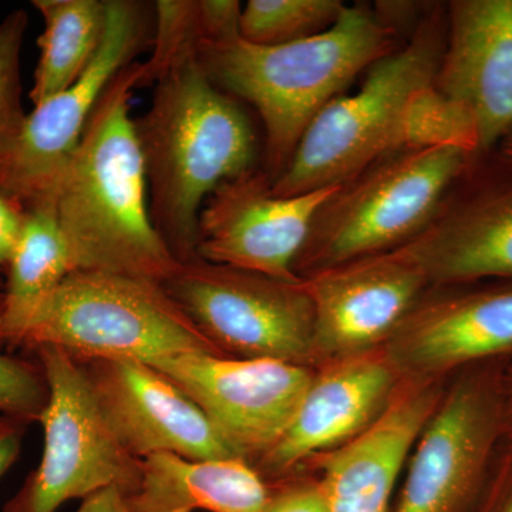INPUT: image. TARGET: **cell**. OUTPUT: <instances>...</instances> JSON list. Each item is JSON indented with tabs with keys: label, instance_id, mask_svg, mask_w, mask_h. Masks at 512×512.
Returning <instances> with one entry per match:
<instances>
[{
	"label": "cell",
	"instance_id": "15",
	"mask_svg": "<svg viewBox=\"0 0 512 512\" xmlns=\"http://www.w3.org/2000/svg\"><path fill=\"white\" fill-rule=\"evenodd\" d=\"M400 380H450L512 352V286L451 292L430 288L383 345Z\"/></svg>",
	"mask_w": 512,
	"mask_h": 512
},
{
	"label": "cell",
	"instance_id": "10",
	"mask_svg": "<svg viewBox=\"0 0 512 512\" xmlns=\"http://www.w3.org/2000/svg\"><path fill=\"white\" fill-rule=\"evenodd\" d=\"M504 376L473 370L448 380L414 444L394 512H463L503 437Z\"/></svg>",
	"mask_w": 512,
	"mask_h": 512
},
{
	"label": "cell",
	"instance_id": "11",
	"mask_svg": "<svg viewBox=\"0 0 512 512\" xmlns=\"http://www.w3.org/2000/svg\"><path fill=\"white\" fill-rule=\"evenodd\" d=\"M150 365L194 400L249 464L281 439L316 372L281 360L208 353H184Z\"/></svg>",
	"mask_w": 512,
	"mask_h": 512
},
{
	"label": "cell",
	"instance_id": "18",
	"mask_svg": "<svg viewBox=\"0 0 512 512\" xmlns=\"http://www.w3.org/2000/svg\"><path fill=\"white\" fill-rule=\"evenodd\" d=\"M434 87L476 123L480 151L512 131V0H457Z\"/></svg>",
	"mask_w": 512,
	"mask_h": 512
},
{
	"label": "cell",
	"instance_id": "22",
	"mask_svg": "<svg viewBox=\"0 0 512 512\" xmlns=\"http://www.w3.org/2000/svg\"><path fill=\"white\" fill-rule=\"evenodd\" d=\"M32 5L45 25L29 93L36 107L72 86L92 63L106 33L107 0H33Z\"/></svg>",
	"mask_w": 512,
	"mask_h": 512
},
{
	"label": "cell",
	"instance_id": "13",
	"mask_svg": "<svg viewBox=\"0 0 512 512\" xmlns=\"http://www.w3.org/2000/svg\"><path fill=\"white\" fill-rule=\"evenodd\" d=\"M315 311L316 369L383 348L431 286L397 251L323 269L301 279Z\"/></svg>",
	"mask_w": 512,
	"mask_h": 512
},
{
	"label": "cell",
	"instance_id": "27",
	"mask_svg": "<svg viewBox=\"0 0 512 512\" xmlns=\"http://www.w3.org/2000/svg\"><path fill=\"white\" fill-rule=\"evenodd\" d=\"M271 488L266 512H328L318 476L311 470L268 483Z\"/></svg>",
	"mask_w": 512,
	"mask_h": 512
},
{
	"label": "cell",
	"instance_id": "12",
	"mask_svg": "<svg viewBox=\"0 0 512 512\" xmlns=\"http://www.w3.org/2000/svg\"><path fill=\"white\" fill-rule=\"evenodd\" d=\"M340 185L278 197L265 170L225 181L202 207L197 256L284 282H299L295 265L313 220Z\"/></svg>",
	"mask_w": 512,
	"mask_h": 512
},
{
	"label": "cell",
	"instance_id": "5",
	"mask_svg": "<svg viewBox=\"0 0 512 512\" xmlns=\"http://www.w3.org/2000/svg\"><path fill=\"white\" fill-rule=\"evenodd\" d=\"M20 346H55L79 362L133 359L150 365L184 353L228 357L160 282L90 271L64 279L30 323Z\"/></svg>",
	"mask_w": 512,
	"mask_h": 512
},
{
	"label": "cell",
	"instance_id": "25",
	"mask_svg": "<svg viewBox=\"0 0 512 512\" xmlns=\"http://www.w3.org/2000/svg\"><path fill=\"white\" fill-rule=\"evenodd\" d=\"M26 10L16 9L0 22V171L3 170L25 127L22 50L28 30Z\"/></svg>",
	"mask_w": 512,
	"mask_h": 512
},
{
	"label": "cell",
	"instance_id": "1",
	"mask_svg": "<svg viewBox=\"0 0 512 512\" xmlns=\"http://www.w3.org/2000/svg\"><path fill=\"white\" fill-rule=\"evenodd\" d=\"M195 49L181 50L158 73L150 109L136 120L151 220L180 262L197 256L205 201L255 170L258 146L247 113L215 86Z\"/></svg>",
	"mask_w": 512,
	"mask_h": 512
},
{
	"label": "cell",
	"instance_id": "32",
	"mask_svg": "<svg viewBox=\"0 0 512 512\" xmlns=\"http://www.w3.org/2000/svg\"><path fill=\"white\" fill-rule=\"evenodd\" d=\"M503 437H507L511 443L512 450V416L507 417L503 414Z\"/></svg>",
	"mask_w": 512,
	"mask_h": 512
},
{
	"label": "cell",
	"instance_id": "31",
	"mask_svg": "<svg viewBox=\"0 0 512 512\" xmlns=\"http://www.w3.org/2000/svg\"><path fill=\"white\" fill-rule=\"evenodd\" d=\"M494 497L495 512H512V450L501 460Z\"/></svg>",
	"mask_w": 512,
	"mask_h": 512
},
{
	"label": "cell",
	"instance_id": "28",
	"mask_svg": "<svg viewBox=\"0 0 512 512\" xmlns=\"http://www.w3.org/2000/svg\"><path fill=\"white\" fill-rule=\"evenodd\" d=\"M28 211L18 201L0 191V266L8 265Z\"/></svg>",
	"mask_w": 512,
	"mask_h": 512
},
{
	"label": "cell",
	"instance_id": "29",
	"mask_svg": "<svg viewBox=\"0 0 512 512\" xmlns=\"http://www.w3.org/2000/svg\"><path fill=\"white\" fill-rule=\"evenodd\" d=\"M26 427L22 421L0 416V478L18 461Z\"/></svg>",
	"mask_w": 512,
	"mask_h": 512
},
{
	"label": "cell",
	"instance_id": "14",
	"mask_svg": "<svg viewBox=\"0 0 512 512\" xmlns=\"http://www.w3.org/2000/svg\"><path fill=\"white\" fill-rule=\"evenodd\" d=\"M80 363L101 413L133 456L241 458L200 406L156 367L133 359Z\"/></svg>",
	"mask_w": 512,
	"mask_h": 512
},
{
	"label": "cell",
	"instance_id": "23",
	"mask_svg": "<svg viewBox=\"0 0 512 512\" xmlns=\"http://www.w3.org/2000/svg\"><path fill=\"white\" fill-rule=\"evenodd\" d=\"M453 147L473 154L480 138L473 117L434 87H421L407 100L397 130V151Z\"/></svg>",
	"mask_w": 512,
	"mask_h": 512
},
{
	"label": "cell",
	"instance_id": "19",
	"mask_svg": "<svg viewBox=\"0 0 512 512\" xmlns=\"http://www.w3.org/2000/svg\"><path fill=\"white\" fill-rule=\"evenodd\" d=\"M393 251L409 259L431 288L512 278V183L444 200L429 224Z\"/></svg>",
	"mask_w": 512,
	"mask_h": 512
},
{
	"label": "cell",
	"instance_id": "30",
	"mask_svg": "<svg viewBox=\"0 0 512 512\" xmlns=\"http://www.w3.org/2000/svg\"><path fill=\"white\" fill-rule=\"evenodd\" d=\"M77 512H134L127 495L120 488L110 487L84 498Z\"/></svg>",
	"mask_w": 512,
	"mask_h": 512
},
{
	"label": "cell",
	"instance_id": "17",
	"mask_svg": "<svg viewBox=\"0 0 512 512\" xmlns=\"http://www.w3.org/2000/svg\"><path fill=\"white\" fill-rule=\"evenodd\" d=\"M447 383L400 380L392 402L369 429L301 468L318 476L328 512H389L397 480Z\"/></svg>",
	"mask_w": 512,
	"mask_h": 512
},
{
	"label": "cell",
	"instance_id": "6",
	"mask_svg": "<svg viewBox=\"0 0 512 512\" xmlns=\"http://www.w3.org/2000/svg\"><path fill=\"white\" fill-rule=\"evenodd\" d=\"M470 157L453 147L397 151L340 185L313 220L296 276L402 247L429 224Z\"/></svg>",
	"mask_w": 512,
	"mask_h": 512
},
{
	"label": "cell",
	"instance_id": "20",
	"mask_svg": "<svg viewBox=\"0 0 512 512\" xmlns=\"http://www.w3.org/2000/svg\"><path fill=\"white\" fill-rule=\"evenodd\" d=\"M271 488L244 458H144L140 485L127 495L134 512H266Z\"/></svg>",
	"mask_w": 512,
	"mask_h": 512
},
{
	"label": "cell",
	"instance_id": "2",
	"mask_svg": "<svg viewBox=\"0 0 512 512\" xmlns=\"http://www.w3.org/2000/svg\"><path fill=\"white\" fill-rule=\"evenodd\" d=\"M138 83L136 60L114 77L101 97L52 204L77 271L163 284L180 261L151 220L146 167L131 116Z\"/></svg>",
	"mask_w": 512,
	"mask_h": 512
},
{
	"label": "cell",
	"instance_id": "34",
	"mask_svg": "<svg viewBox=\"0 0 512 512\" xmlns=\"http://www.w3.org/2000/svg\"><path fill=\"white\" fill-rule=\"evenodd\" d=\"M0 295H2V291H0Z\"/></svg>",
	"mask_w": 512,
	"mask_h": 512
},
{
	"label": "cell",
	"instance_id": "9",
	"mask_svg": "<svg viewBox=\"0 0 512 512\" xmlns=\"http://www.w3.org/2000/svg\"><path fill=\"white\" fill-rule=\"evenodd\" d=\"M153 8L134 0H107L103 43L82 76L26 117L15 151L0 171V191L26 211L53 201L64 168L79 146L109 84L147 40L153 42Z\"/></svg>",
	"mask_w": 512,
	"mask_h": 512
},
{
	"label": "cell",
	"instance_id": "33",
	"mask_svg": "<svg viewBox=\"0 0 512 512\" xmlns=\"http://www.w3.org/2000/svg\"><path fill=\"white\" fill-rule=\"evenodd\" d=\"M503 150H504L505 156H507L508 158H511V160H512V131L510 134H508V136L504 137Z\"/></svg>",
	"mask_w": 512,
	"mask_h": 512
},
{
	"label": "cell",
	"instance_id": "8",
	"mask_svg": "<svg viewBox=\"0 0 512 512\" xmlns=\"http://www.w3.org/2000/svg\"><path fill=\"white\" fill-rule=\"evenodd\" d=\"M165 291L224 355L316 369L315 311L299 282L212 264L180 262Z\"/></svg>",
	"mask_w": 512,
	"mask_h": 512
},
{
	"label": "cell",
	"instance_id": "16",
	"mask_svg": "<svg viewBox=\"0 0 512 512\" xmlns=\"http://www.w3.org/2000/svg\"><path fill=\"white\" fill-rule=\"evenodd\" d=\"M399 384L383 348L319 366L288 429L252 466L274 483L345 446L382 416Z\"/></svg>",
	"mask_w": 512,
	"mask_h": 512
},
{
	"label": "cell",
	"instance_id": "26",
	"mask_svg": "<svg viewBox=\"0 0 512 512\" xmlns=\"http://www.w3.org/2000/svg\"><path fill=\"white\" fill-rule=\"evenodd\" d=\"M49 400V387L39 363L0 353V416L39 423Z\"/></svg>",
	"mask_w": 512,
	"mask_h": 512
},
{
	"label": "cell",
	"instance_id": "7",
	"mask_svg": "<svg viewBox=\"0 0 512 512\" xmlns=\"http://www.w3.org/2000/svg\"><path fill=\"white\" fill-rule=\"evenodd\" d=\"M33 352L49 387L39 419L42 458L2 512H57L64 503L110 487L133 494L143 460L117 439L82 363L55 346H37Z\"/></svg>",
	"mask_w": 512,
	"mask_h": 512
},
{
	"label": "cell",
	"instance_id": "3",
	"mask_svg": "<svg viewBox=\"0 0 512 512\" xmlns=\"http://www.w3.org/2000/svg\"><path fill=\"white\" fill-rule=\"evenodd\" d=\"M399 47L387 15L346 6L332 28L308 39L258 46L239 35L198 37L195 52L215 86L258 113L265 130V171L274 183L320 111L357 74Z\"/></svg>",
	"mask_w": 512,
	"mask_h": 512
},
{
	"label": "cell",
	"instance_id": "4",
	"mask_svg": "<svg viewBox=\"0 0 512 512\" xmlns=\"http://www.w3.org/2000/svg\"><path fill=\"white\" fill-rule=\"evenodd\" d=\"M447 18L440 10L421 20L406 45L367 70L362 86L330 101L303 134L284 173L272 183L278 197L342 185L397 153V130L407 100L436 79Z\"/></svg>",
	"mask_w": 512,
	"mask_h": 512
},
{
	"label": "cell",
	"instance_id": "21",
	"mask_svg": "<svg viewBox=\"0 0 512 512\" xmlns=\"http://www.w3.org/2000/svg\"><path fill=\"white\" fill-rule=\"evenodd\" d=\"M0 295V343L20 346L42 306L77 271L52 202L28 211Z\"/></svg>",
	"mask_w": 512,
	"mask_h": 512
},
{
	"label": "cell",
	"instance_id": "24",
	"mask_svg": "<svg viewBox=\"0 0 512 512\" xmlns=\"http://www.w3.org/2000/svg\"><path fill=\"white\" fill-rule=\"evenodd\" d=\"M345 8L340 0H249L239 36L252 45H288L332 28Z\"/></svg>",
	"mask_w": 512,
	"mask_h": 512
}]
</instances>
